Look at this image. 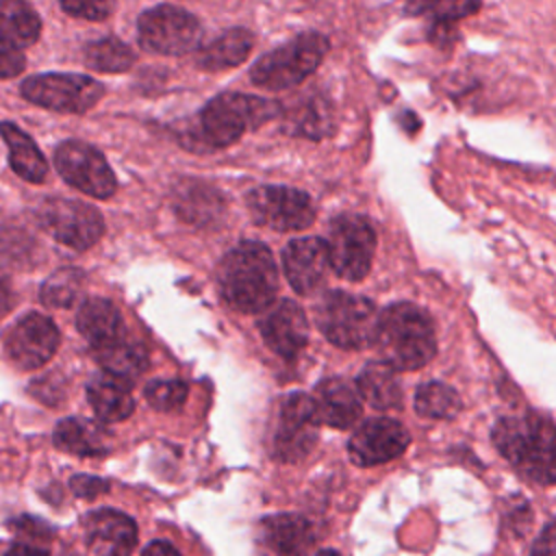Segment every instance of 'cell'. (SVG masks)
<instances>
[{"label":"cell","mask_w":556,"mask_h":556,"mask_svg":"<svg viewBox=\"0 0 556 556\" xmlns=\"http://www.w3.org/2000/svg\"><path fill=\"white\" fill-rule=\"evenodd\" d=\"M222 300L245 315L263 313L278 293V269L271 252L258 241H241L217 265Z\"/></svg>","instance_id":"6da1fadb"},{"label":"cell","mask_w":556,"mask_h":556,"mask_svg":"<svg viewBox=\"0 0 556 556\" xmlns=\"http://www.w3.org/2000/svg\"><path fill=\"white\" fill-rule=\"evenodd\" d=\"M374 345L382 363L391 369H419L437 354L434 324L424 308L410 302L391 304L378 313Z\"/></svg>","instance_id":"7a4b0ae2"},{"label":"cell","mask_w":556,"mask_h":556,"mask_svg":"<svg viewBox=\"0 0 556 556\" xmlns=\"http://www.w3.org/2000/svg\"><path fill=\"white\" fill-rule=\"evenodd\" d=\"M497 452L528 480L554 482V424L547 415L502 417L493 428Z\"/></svg>","instance_id":"3957f363"},{"label":"cell","mask_w":556,"mask_h":556,"mask_svg":"<svg viewBox=\"0 0 556 556\" xmlns=\"http://www.w3.org/2000/svg\"><path fill=\"white\" fill-rule=\"evenodd\" d=\"M280 113V102L250 93L226 91L208 100L200 113V137L208 148L235 143L243 132L254 130Z\"/></svg>","instance_id":"277c9868"},{"label":"cell","mask_w":556,"mask_h":556,"mask_svg":"<svg viewBox=\"0 0 556 556\" xmlns=\"http://www.w3.org/2000/svg\"><path fill=\"white\" fill-rule=\"evenodd\" d=\"M330 41L317 33L306 30L278 48L263 54L250 70V78L256 87L267 91H285L308 78L324 61Z\"/></svg>","instance_id":"5b68a950"},{"label":"cell","mask_w":556,"mask_h":556,"mask_svg":"<svg viewBox=\"0 0 556 556\" xmlns=\"http://www.w3.org/2000/svg\"><path fill=\"white\" fill-rule=\"evenodd\" d=\"M315 324L330 343L345 350H361L374 345L378 311L367 298L337 289L319 298Z\"/></svg>","instance_id":"8992f818"},{"label":"cell","mask_w":556,"mask_h":556,"mask_svg":"<svg viewBox=\"0 0 556 556\" xmlns=\"http://www.w3.org/2000/svg\"><path fill=\"white\" fill-rule=\"evenodd\" d=\"M330 269L345 280H363L374 261L376 230L363 215L343 213L328 224L324 239Z\"/></svg>","instance_id":"52a82bcc"},{"label":"cell","mask_w":556,"mask_h":556,"mask_svg":"<svg viewBox=\"0 0 556 556\" xmlns=\"http://www.w3.org/2000/svg\"><path fill=\"white\" fill-rule=\"evenodd\" d=\"M137 39L146 52L180 56L198 48L202 26L193 13L176 4H156L137 20Z\"/></svg>","instance_id":"ba28073f"},{"label":"cell","mask_w":556,"mask_h":556,"mask_svg":"<svg viewBox=\"0 0 556 556\" xmlns=\"http://www.w3.org/2000/svg\"><path fill=\"white\" fill-rule=\"evenodd\" d=\"M22 96L59 113H85L104 96L102 83L85 74H35L20 85Z\"/></svg>","instance_id":"9c48e42d"},{"label":"cell","mask_w":556,"mask_h":556,"mask_svg":"<svg viewBox=\"0 0 556 556\" xmlns=\"http://www.w3.org/2000/svg\"><path fill=\"white\" fill-rule=\"evenodd\" d=\"M245 204L256 224L278 232L304 230L315 219L311 198L300 189L282 185H263L252 189Z\"/></svg>","instance_id":"30bf717a"},{"label":"cell","mask_w":556,"mask_h":556,"mask_svg":"<svg viewBox=\"0 0 556 556\" xmlns=\"http://www.w3.org/2000/svg\"><path fill=\"white\" fill-rule=\"evenodd\" d=\"M54 167L67 185L91 198L104 200L117 189V178L102 152L85 141H63L54 150Z\"/></svg>","instance_id":"8fae6325"},{"label":"cell","mask_w":556,"mask_h":556,"mask_svg":"<svg viewBox=\"0 0 556 556\" xmlns=\"http://www.w3.org/2000/svg\"><path fill=\"white\" fill-rule=\"evenodd\" d=\"M319 421L308 393H289L278 404L271 452L282 463L304 458L317 443Z\"/></svg>","instance_id":"7c38bea8"},{"label":"cell","mask_w":556,"mask_h":556,"mask_svg":"<svg viewBox=\"0 0 556 556\" xmlns=\"http://www.w3.org/2000/svg\"><path fill=\"white\" fill-rule=\"evenodd\" d=\"M39 222L59 243L74 250L91 248L104 232L102 215L91 204L72 198L46 200L39 208Z\"/></svg>","instance_id":"4fadbf2b"},{"label":"cell","mask_w":556,"mask_h":556,"mask_svg":"<svg viewBox=\"0 0 556 556\" xmlns=\"http://www.w3.org/2000/svg\"><path fill=\"white\" fill-rule=\"evenodd\" d=\"M61 343L59 328L41 313H26L4 334L7 356L20 369H37L46 365Z\"/></svg>","instance_id":"5bb4252c"},{"label":"cell","mask_w":556,"mask_h":556,"mask_svg":"<svg viewBox=\"0 0 556 556\" xmlns=\"http://www.w3.org/2000/svg\"><path fill=\"white\" fill-rule=\"evenodd\" d=\"M410 443L408 430L391 417H371L363 421L348 441L352 463L374 467L397 458Z\"/></svg>","instance_id":"9a60e30c"},{"label":"cell","mask_w":556,"mask_h":556,"mask_svg":"<svg viewBox=\"0 0 556 556\" xmlns=\"http://www.w3.org/2000/svg\"><path fill=\"white\" fill-rule=\"evenodd\" d=\"M258 332L271 352L282 358H295L308 341V319L300 304L280 300L263 311Z\"/></svg>","instance_id":"2e32d148"},{"label":"cell","mask_w":556,"mask_h":556,"mask_svg":"<svg viewBox=\"0 0 556 556\" xmlns=\"http://www.w3.org/2000/svg\"><path fill=\"white\" fill-rule=\"evenodd\" d=\"M282 269L295 293L315 295L326 285L330 271L324 239H291L282 250Z\"/></svg>","instance_id":"e0dca14e"},{"label":"cell","mask_w":556,"mask_h":556,"mask_svg":"<svg viewBox=\"0 0 556 556\" xmlns=\"http://www.w3.org/2000/svg\"><path fill=\"white\" fill-rule=\"evenodd\" d=\"M313 545L315 530L300 515L280 513L258 523V549L263 556H315Z\"/></svg>","instance_id":"ac0fdd59"},{"label":"cell","mask_w":556,"mask_h":556,"mask_svg":"<svg viewBox=\"0 0 556 556\" xmlns=\"http://www.w3.org/2000/svg\"><path fill=\"white\" fill-rule=\"evenodd\" d=\"M85 541L93 556H130L137 545V526L126 513L100 508L85 517Z\"/></svg>","instance_id":"d6986e66"},{"label":"cell","mask_w":556,"mask_h":556,"mask_svg":"<svg viewBox=\"0 0 556 556\" xmlns=\"http://www.w3.org/2000/svg\"><path fill=\"white\" fill-rule=\"evenodd\" d=\"M311 400L319 426L343 430L361 417L363 406L356 387L341 376L324 378L311 393Z\"/></svg>","instance_id":"ffe728a7"},{"label":"cell","mask_w":556,"mask_h":556,"mask_svg":"<svg viewBox=\"0 0 556 556\" xmlns=\"http://www.w3.org/2000/svg\"><path fill=\"white\" fill-rule=\"evenodd\" d=\"M52 441L59 450L74 456H102L111 450V432L102 424L85 417L59 421Z\"/></svg>","instance_id":"44dd1931"},{"label":"cell","mask_w":556,"mask_h":556,"mask_svg":"<svg viewBox=\"0 0 556 556\" xmlns=\"http://www.w3.org/2000/svg\"><path fill=\"white\" fill-rule=\"evenodd\" d=\"M78 332L91 343V348L106 345L124 337V321L117 306L104 298H89L83 302L76 315Z\"/></svg>","instance_id":"7402d4cb"},{"label":"cell","mask_w":556,"mask_h":556,"mask_svg":"<svg viewBox=\"0 0 556 556\" xmlns=\"http://www.w3.org/2000/svg\"><path fill=\"white\" fill-rule=\"evenodd\" d=\"M93 356L102 365L104 374L122 380L128 387L148 369L150 363L146 348L126 334L106 345L93 348Z\"/></svg>","instance_id":"603a6c76"},{"label":"cell","mask_w":556,"mask_h":556,"mask_svg":"<svg viewBox=\"0 0 556 556\" xmlns=\"http://www.w3.org/2000/svg\"><path fill=\"white\" fill-rule=\"evenodd\" d=\"M87 400L96 417L104 424L124 421L135 410L130 387L104 371L91 378V382L87 384Z\"/></svg>","instance_id":"cb8c5ba5"},{"label":"cell","mask_w":556,"mask_h":556,"mask_svg":"<svg viewBox=\"0 0 556 556\" xmlns=\"http://www.w3.org/2000/svg\"><path fill=\"white\" fill-rule=\"evenodd\" d=\"M358 397L367 400L371 408L391 410L402 406V387L395 369L384 365L382 361L367 363L356 378Z\"/></svg>","instance_id":"d4e9b609"},{"label":"cell","mask_w":556,"mask_h":556,"mask_svg":"<svg viewBox=\"0 0 556 556\" xmlns=\"http://www.w3.org/2000/svg\"><path fill=\"white\" fill-rule=\"evenodd\" d=\"M41 20L35 9L20 0H0V46L2 50H20L37 41Z\"/></svg>","instance_id":"484cf974"},{"label":"cell","mask_w":556,"mask_h":556,"mask_svg":"<svg viewBox=\"0 0 556 556\" xmlns=\"http://www.w3.org/2000/svg\"><path fill=\"white\" fill-rule=\"evenodd\" d=\"M0 135L9 148L13 172L28 182H43L48 176V163L35 141L13 122H2Z\"/></svg>","instance_id":"4316f807"},{"label":"cell","mask_w":556,"mask_h":556,"mask_svg":"<svg viewBox=\"0 0 556 556\" xmlns=\"http://www.w3.org/2000/svg\"><path fill=\"white\" fill-rule=\"evenodd\" d=\"M254 46V35L248 28H228L211 43H206L198 54V65L202 70H228L248 59Z\"/></svg>","instance_id":"83f0119b"},{"label":"cell","mask_w":556,"mask_h":556,"mask_svg":"<svg viewBox=\"0 0 556 556\" xmlns=\"http://www.w3.org/2000/svg\"><path fill=\"white\" fill-rule=\"evenodd\" d=\"M330 104L317 96L302 98L287 111V124L289 130L295 135H306V137H324L330 132Z\"/></svg>","instance_id":"f1b7e54d"},{"label":"cell","mask_w":556,"mask_h":556,"mask_svg":"<svg viewBox=\"0 0 556 556\" xmlns=\"http://www.w3.org/2000/svg\"><path fill=\"white\" fill-rule=\"evenodd\" d=\"M463 408L460 395L445 382H424L415 391V410L428 419H452Z\"/></svg>","instance_id":"f546056e"},{"label":"cell","mask_w":556,"mask_h":556,"mask_svg":"<svg viewBox=\"0 0 556 556\" xmlns=\"http://www.w3.org/2000/svg\"><path fill=\"white\" fill-rule=\"evenodd\" d=\"M135 52L115 37H104L85 46V63L96 72H126L135 65Z\"/></svg>","instance_id":"4dcf8cb0"},{"label":"cell","mask_w":556,"mask_h":556,"mask_svg":"<svg viewBox=\"0 0 556 556\" xmlns=\"http://www.w3.org/2000/svg\"><path fill=\"white\" fill-rule=\"evenodd\" d=\"M83 282H85V276L80 269L63 267L43 282L41 302L52 308H67L78 300L83 291Z\"/></svg>","instance_id":"1f68e13d"},{"label":"cell","mask_w":556,"mask_h":556,"mask_svg":"<svg viewBox=\"0 0 556 556\" xmlns=\"http://www.w3.org/2000/svg\"><path fill=\"white\" fill-rule=\"evenodd\" d=\"M187 384L182 380H167V378H159V380H150L143 387V397L148 400V404L154 410H174L180 408L187 400Z\"/></svg>","instance_id":"d6a6232c"},{"label":"cell","mask_w":556,"mask_h":556,"mask_svg":"<svg viewBox=\"0 0 556 556\" xmlns=\"http://www.w3.org/2000/svg\"><path fill=\"white\" fill-rule=\"evenodd\" d=\"M478 9L480 4L476 2H415L406 7V11L426 13L428 17H437V20H458Z\"/></svg>","instance_id":"836d02e7"},{"label":"cell","mask_w":556,"mask_h":556,"mask_svg":"<svg viewBox=\"0 0 556 556\" xmlns=\"http://www.w3.org/2000/svg\"><path fill=\"white\" fill-rule=\"evenodd\" d=\"M61 9L74 17L104 20L113 13L115 4H111V2H61Z\"/></svg>","instance_id":"e575fe53"},{"label":"cell","mask_w":556,"mask_h":556,"mask_svg":"<svg viewBox=\"0 0 556 556\" xmlns=\"http://www.w3.org/2000/svg\"><path fill=\"white\" fill-rule=\"evenodd\" d=\"M70 486L78 497L91 500V497H98L100 493H104L109 489V482L102 478H96V476H74L70 480Z\"/></svg>","instance_id":"d590c367"},{"label":"cell","mask_w":556,"mask_h":556,"mask_svg":"<svg viewBox=\"0 0 556 556\" xmlns=\"http://www.w3.org/2000/svg\"><path fill=\"white\" fill-rule=\"evenodd\" d=\"M24 65H26V59L22 52L0 48V80L17 76L24 70Z\"/></svg>","instance_id":"8d00e7d4"},{"label":"cell","mask_w":556,"mask_h":556,"mask_svg":"<svg viewBox=\"0 0 556 556\" xmlns=\"http://www.w3.org/2000/svg\"><path fill=\"white\" fill-rule=\"evenodd\" d=\"M530 556H556V539H554V523L547 521L541 536L536 539Z\"/></svg>","instance_id":"74e56055"},{"label":"cell","mask_w":556,"mask_h":556,"mask_svg":"<svg viewBox=\"0 0 556 556\" xmlns=\"http://www.w3.org/2000/svg\"><path fill=\"white\" fill-rule=\"evenodd\" d=\"M13 304H15V293H13L11 280L4 271H0V315L11 311Z\"/></svg>","instance_id":"f35d334b"},{"label":"cell","mask_w":556,"mask_h":556,"mask_svg":"<svg viewBox=\"0 0 556 556\" xmlns=\"http://www.w3.org/2000/svg\"><path fill=\"white\" fill-rule=\"evenodd\" d=\"M141 556H180V554H178V549H176L172 543H167V541H152V543L141 552Z\"/></svg>","instance_id":"ab89813d"},{"label":"cell","mask_w":556,"mask_h":556,"mask_svg":"<svg viewBox=\"0 0 556 556\" xmlns=\"http://www.w3.org/2000/svg\"><path fill=\"white\" fill-rule=\"evenodd\" d=\"M4 556H50V554L43 547H33L28 543H17Z\"/></svg>","instance_id":"60d3db41"},{"label":"cell","mask_w":556,"mask_h":556,"mask_svg":"<svg viewBox=\"0 0 556 556\" xmlns=\"http://www.w3.org/2000/svg\"><path fill=\"white\" fill-rule=\"evenodd\" d=\"M315 556H339L337 552H330V549H324V552H317Z\"/></svg>","instance_id":"b9f144b4"}]
</instances>
